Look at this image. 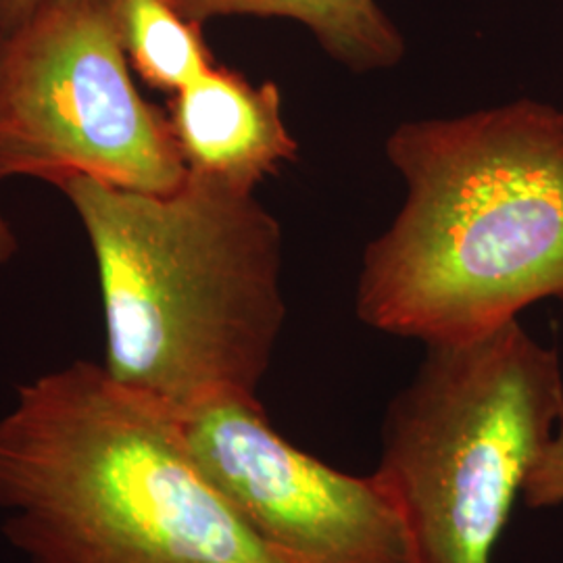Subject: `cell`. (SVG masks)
Listing matches in <instances>:
<instances>
[{
	"instance_id": "6da1fadb",
	"label": "cell",
	"mask_w": 563,
	"mask_h": 563,
	"mask_svg": "<svg viewBox=\"0 0 563 563\" xmlns=\"http://www.w3.org/2000/svg\"><path fill=\"white\" fill-rule=\"evenodd\" d=\"M386 155L407 195L363 255V322L434 344L563 301V111L522 99L405 121Z\"/></svg>"
},
{
	"instance_id": "277c9868",
	"label": "cell",
	"mask_w": 563,
	"mask_h": 563,
	"mask_svg": "<svg viewBox=\"0 0 563 563\" xmlns=\"http://www.w3.org/2000/svg\"><path fill=\"white\" fill-rule=\"evenodd\" d=\"M562 428L560 355L518 320L426 344L416 378L386 409L374 472L416 563H493L516 499Z\"/></svg>"
},
{
	"instance_id": "7a4b0ae2",
	"label": "cell",
	"mask_w": 563,
	"mask_h": 563,
	"mask_svg": "<svg viewBox=\"0 0 563 563\" xmlns=\"http://www.w3.org/2000/svg\"><path fill=\"white\" fill-rule=\"evenodd\" d=\"M2 532L27 563H299L195 460L178 416L74 362L0 418Z\"/></svg>"
},
{
	"instance_id": "9c48e42d",
	"label": "cell",
	"mask_w": 563,
	"mask_h": 563,
	"mask_svg": "<svg viewBox=\"0 0 563 563\" xmlns=\"http://www.w3.org/2000/svg\"><path fill=\"white\" fill-rule=\"evenodd\" d=\"M109 9L130 67L148 86L176 95L218 65L201 23L167 0H109Z\"/></svg>"
},
{
	"instance_id": "7c38bea8",
	"label": "cell",
	"mask_w": 563,
	"mask_h": 563,
	"mask_svg": "<svg viewBox=\"0 0 563 563\" xmlns=\"http://www.w3.org/2000/svg\"><path fill=\"white\" fill-rule=\"evenodd\" d=\"M18 251V241L15 234L11 232L9 223L0 216V263L9 262Z\"/></svg>"
},
{
	"instance_id": "8992f818",
	"label": "cell",
	"mask_w": 563,
	"mask_h": 563,
	"mask_svg": "<svg viewBox=\"0 0 563 563\" xmlns=\"http://www.w3.org/2000/svg\"><path fill=\"white\" fill-rule=\"evenodd\" d=\"M195 460L263 537L299 563H416L383 486L278 434L257 395H223L176 413Z\"/></svg>"
},
{
	"instance_id": "8fae6325",
	"label": "cell",
	"mask_w": 563,
	"mask_h": 563,
	"mask_svg": "<svg viewBox=\"0 0 563 563\" xmlns=\"http://www.w3.org/2000/svg\"><path fill=\"white\" fill-rule=\"evenodd\" d=\"M42 0H0V30L13 27L25 20Z\"/></svg>"
},
{
	"instance_id": "3957f363",
	"label": "cell",
	"mask_w": 563,
	"mask_h": 563,
	"mask_svg": "<svg viewBox=\"0 0 563 563\" xmlns=\"http://www.w3.org/2000/svg\"><path fill=\"white\" fill-rule=\"evenodd\" d=\"M92 244L104 369L174 413L257 395L282 325V232L253 192L188 174L172 195L59 184Z\"/></svg>"
},
{
	"instance_id": "ba28073f",
	"label": "cell",
	"mask_w": 563,
	"mask_h": 563,
	"mask_svg": "<svg viewBox=\"0 0 563 563\" xmlns=\"http://www.w3.org/2000/svg\"><path fill=\"white\" fill-rule=\"evenodd\" d=\"M186 20L278 18L301 23L330 59L355 74L384 71L405 59L397 23L378 0H167Z\"/></svg>"
},
{
	"instance_id": "5b68a950",
	"label": "cell",
	"mask_w": 563,
	"mask_h": 563,
	"mask_svg": "<svg viewBox=\"0 0 563 563\" xmlns=\"http://www.w3.org/2000/svg\"><path fill=\"white\" fill-rule=\"evenodd\" d=\"M13 176L146 195L188 178L167 115L134 86L109 0H42L0 30V180Z\"/></svg>"
},
{
	"instance_id": "30bf717a",
	"label": "cell",
	"mask_w": 563,
	"mask_h": 563,
	"mask_svg": "<svg viewBox=\"0 0 563 563\" xmlns=\"http://www.w3.org/2000/svg\"><path fill=\"white\" fill-rule=\"evenodd\" d=\"M528 507H553L563 504V428L544 446L534 463L522 493Z\"/></svg>"
},
{
	"instance_id": "52a82bcc",
	"label": "cell",
	"mask_w": 563,
	"mask_h": 563,
	"mask_svg": "<svg viewBox=\"0 0 563 563\" xmlns=\"http://www.w3.org/2000/svg\"><path fill=\"white\" fill-rule=\"evenodd\" d=\"M167 120L188 174L241 192H253L299 153L278 86H255L220 65L174 95Z\"/></svg>"
}]
</instances>
